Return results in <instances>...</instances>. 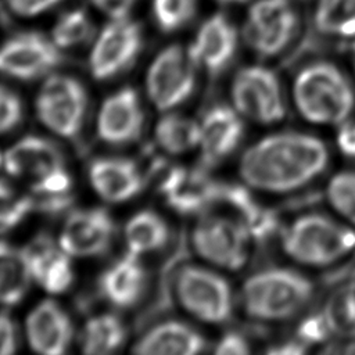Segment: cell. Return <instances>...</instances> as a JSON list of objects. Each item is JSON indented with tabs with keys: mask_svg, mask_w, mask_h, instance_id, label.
Instances as JSON below:
<instances>
[{
	"mask_svg": "<svg viewBox=\"0 0 355 355\" xmlns=\"http://www.w3.org/2000/svg\"><path fill=\"white\" fill-rule=\"evenodd\" d=\"M330 153L318 136L284 130L252 143L241 155L239 172L251 189L287 194L313 183L327 168Z\"/></svg>",
	"mask_w": 355,
	"mask_h": 355,
	"instance_id": "1",
	"label": "cell"
},
{
	"mask_svg": "<svg viewBox=\"0 0 355 355\" xmlns=\"http://www.w3.org/2000/svg\"><path fill=\"white\" fill-rule=\"evenodd\" d=\"M293 103L309 123L340 126L355 111V87L334 64L315 61L302 67L291 86Z\"/></svg>",
	"mask_w": 355,
	"mask_h": 355,
	"instance_id": "2",
	"label": "cell"
},
{
	"mask_svg": "<svg viewBox=\"0 0 355 355\" xmlns=\"http://www.w3.org/2000/svg\"><path fill=\"white\" fill-rule=\"evenodd\" d=\"M313 294L315 286L306 275L293 268L272 266L248 276L241 287V304L250 318L277 323L300 315Z\"/></svg>",
	"mask_w": 355,
	"mask_h": 355,
	"instance_id": "3",
	"label": "cell"
},
{
	"mask_svg": "<svg viewBox=\"0 0 355 355\" xmlns=\"http://www.w3.org/2000/svg\"><path fill=\"white\" fill-rule=\"evenodd\" d=\"M282 248L300 265L326 268L355 251V229L324 214H302L284 229Z\"/></svg>",
	"mask_w": 355,
	"mask_h": 355,
	"instance_id": "4",
	"label": "cell"
},
{
	"mask_svg": "<svg viewBox=\"0 0 355 355\" xmlns=\"http://www.w3.org/2000/svg\"><path fill=\"white\" fill-rule=\"evenodd\" d=\"M252 234L243 218L204 215L193 232V245L208 262L239 270L250 258Z\"/></svg>",
	"mask_w": 355,
	"mask_h": 355,
	"instance_id": "5",
	"label": "cell"
},
{
	"mask_svg": "<svg viewBox=\"0 0 355 355\" xmlns=\"http://www.w3.org/2000/svg\"><path fill=\"white\" fill-rule=\"evenodd\" d=\"M232 100L243 118L259 125L277 123L287 112L279 76L262 65H250L237 72L232 83Z\"/></svg>",
	"mask_w": 355,
	"mask_h": 355,
	"instance_id": "6",
	"label": "cell"
},
{
	"mask_svg": "<svg viewBox=\"0 0 355 355\" xmlns=\"http://www.w3.org/2000/svg\"><path fill=\"white\" fill-rule=\"evenodd\" d=\"M175 288L180 304L207 323H225L233 313L232 287L214 270L183 266L178 273Z\"/></svg>",
	"mask_w": 355,
	"mask_h": 355,
	"instance_id": "7",
	"label": "cell"
},
{
	"mask_svg": "<svg viewBox=\"0 0 355 355\" xmlns=\"http://www.w3.org/2000/svg\"><path fill=\"white\" fill-rule=\"evenodd\" d=\"M198 67L191 46L162 50L147 75V93L153 104L159 110H171L189 98L196 86Z\"/></svg>",
	"mask_w": 355,
	"mask_h": 355,
	"instance_id": "8",
	"label": "cell"
},
{
	"mask_svg": "<svg viewBox=\"0 0 355 355\" xmlns=\"http://www.w3.org/2000/svg\"><path fill=\"white\" fill-rule=\"evenodd\" d=\"M87 96L71 76H50L40 89L36 108L43 125L64 137H75L85 119Z\"/></svg>",
	"mask_w": 355,
	"mask_h": 355,
	"instance_id": "9",
	"label": "cell"
},
{
	"mask_svg": "<svg viewBox=\"0 0 355 355\" xmlns=\"http://www.w3.org/2000/svg\"><path fill=\"white\" fill-rule=\"evenodd\" d=\"M297 25L288 0H259L252 6L245 26L248 44L261 55H276L291 42Z\"/></svg>",
	"mask_w": 355,
	"mask_h": 355,
	"instance_id": "10",
	"label": "cell"
},
{
	"mask_svg": "<svg viewBox=\"0 0 355 355\" xmlns=\"http://www.w3.org/2000/svg\"><path fill=\"white\" fill-rule=\"evenodd\" d=\"M141 43V29L136 22L119 18L107 25L90 54L93 76L105 80L123 72L137 57Z\"/></svg>",
	"mask_w": 355,
	"mask_h": 355,
	"instance_id": "11",
	"label": "cell"
},
{
	"mask_svg": "<svg viewBox=\"0 0 355 355\" xmlns=\"http://www.w3.org/2000/svg\"><path fill=\"white\" fill-rule=\"evenodd\" d=\"M62 61L60 47L39 33L17 35L0 47V73L15 79H36Z\"/></svg>",
	"mask_w": 355,
	"mask_h": 355,
	"instance_id": "12",
	"label": "cell"
},
{
	"mask_svg": "<svg viewBox=\"0 0 355 355\" xmlns=\"http://www.w3.org/2000/svg\"><path fill=\"white\" fill-rule=\"evenodd\" d=\"M114 236V222L103 208L79 209L65 220L60 247L73 257H93L104 252Z\"/></svg>",
	"mask_w": 355,
	"mask_h": 355,
	"instance_id": "13",
	"label": "cell"
},
{
	"mask_svg": "<svg viewBox=\"0 0 355 355\" xmlns=\"http://www.w3.org/2000/svg\"><path fill=\"white\" fill-rule=\"evenodd\" d=\"M220 184L215 183L202 169H184L171 166L158 190L165 196L171 208L179 214L190 215L205 211L216 202Z\"/></svg>",
	"mask_w": 355,
	"mask_h": 355,
	"instance_id": "14",
	"label": "cell"
},
{
	"mask_svg": "<svg viewBox=\"0 0 355 355\" xmlns=\"http://www.w3.org/2000/svg\"><path fill=\"white\" fill-rule=\"evenodd\" d=\"M243 135V116L234 107H212L200 123L202 164L205 166H212L229 157L241 143Z\"/></svg>",
	"mask_w": 355,
	"mask_h": 355,
	"instance_id": "15",
	"label": "cell"
},
{
	"mask_svg": "<svg viewBox=\"0 0 355 355\" xmlns=\"http://www.w3.org/2000/svg\"><path fill=\"white\" fill-rule=\"evenodd\" d=\"M143 119L137 93L126 87L104 101L97 119V133L110 144H126L140 136Z\"/></svg>",
	"mask_w": 355,
	"mask_h": 355,
	"instance_id": "16",
	"label": "cell"
},
{
	"mask_svg": "<svg viewBox=\"0 0 355 355\" xmlns=\"http://www.w3.org/2000/svg\"><path fill=\"white\" fill-rule=\"evenodd\" d=\"M32 277L49 293L60 294L67 291L73 282V269L68 254L58 250L47 234L36 236L25 248Z\"/></svg>",
	"mask_w": 355,
	"mask_h": 355,
	"instance_id": "17",
	"label": "cell"
},
{
	"mask_svg": "<svg viewBox=\"0 0 355 355\" xmlns=\"http://www.w3.org/2000/svg\"><path fill=\"white\" fill-rule=\"evenodd\" d=\"M72 334L69 316L54 301L40 302L26 319L28 343L39 354L58 355L65 352Z\"/></svg>",
	"mask_w": 355,
	"mask_h": 355,
	"instance_id": "18",
	"label": "cell"
},
{
	"mask_svg": "<svg viewBox=\"0 0 355 355\" xmlns=\"http://www.w3.org/2000/svg\"><path fill=\"white\" fill-rule=\"evenodd\" d=\"M6 171L31 182L64 168L61 150L50 140L28 136L15 143L3 157Z\"/></svg>",
	"mask_w": 355,
	"mask_h": 355,
	"instance_id": "19",
	"label": "cell"
},
{
	"mask_svg": "<svg viewBox=\"0 0 355 355\" xmlns=\"http://www.w3.org/2000/svg\"><path fill=\"white\" fill-rule=\"evenodd\" d=\"M237 47V33L230 21L216 14L207 19L191 49L200 65H202L209 75H219L232 62Z\"/></svg>",
	"mask_w": 355,
	"mask_h": 355,
	"instance_id": "20",
	"label": "cell"
},
{
	"mask_svg": "<svg viewBox=\"0 0 355 355\" xmlns=\"http://www.w3.org/2000/svg\"><path fill=\"white\" fill-rule=\"evenodd\" d=\"M89 178L94 190L107 201L121 202L135 197L144 186L139 166L126 158H100L90 165Z\"/></svg>",
	"mask_w": 355,
	"mask_h": 355,
	"instance_id": "21",
	"label": "cell"
},
{
	"mask_svg": "<svg viewBox=\"0 0 355 355\" xmlns=\"http://www.w3.org/2000/svg\"><path fill=\"white\" fill-rule=\"evenodd\" d=\"M146 270L137 259V254L128 255L112 263L100 276L98 287L104 298L119 308L135 305L146 288Z\"/></svg>",
	"mask_w": 355,
	"mask_h": 355,
	"instance_id": "22",
	"label": "cell"
},
{
	"mask_svg": "<svg viewBox=\"0 0 355 355\" xmlns=\"http://www.w3.org/2000/svg\"><path fill=\"white\" fill-rule=\"evenodd\" d=\"M204 337L182 322H164L148 330L135 345L140 355H193L205 348Z\"/></svg>",
	"mask_w": 355,
	"mask_h": 355,
	"instance_id": "23",
	"label": "cell"
},
{
	"mask_svg": "<svg viewBox=\"0 0 355 355\" xmlns=\"http://www.w3.org/2000/svg\"><path fill=\"white\" fill-rule=\"evenodd\" d=\"M319 316L329 336L355 340V282L334 288L327 295Z\"/></svg>",
	"mask_w": 355,
	"mask_h": 355,
	"instance_id": "24",
	"label": "cell"
},
{
	"mask_svg": "<svg viewBox=\"0 0 355 355\" xmlns=\"http://www.w3.org/2000/svg\"><path fill=\"white\" fill-rule=\"evenodd\" d=\"M32 273L24 251L0 241V304L15 305L28 291Z\"/></svg>",
	"mask_w": 355,
	"mask_h": 355,
	"instance_id": "25",
	"label": "cell"
},
{
	"mask_svg": "<svg viewBox=\"0 0 355 355\" xmlns=\"http://www.w3.org/2000/svg\"><path fill=\"white\" fill-rule=\"evenodd\" d=\"M165 220L153 211H141L132 216L125 227L129 251L143 254L162 248L168 240Z\"/></svg>",
	"mask_w": 355,
	"mask_h": 355,
	"instance_id": "26",
	"label": "cell"
},
{
	"mask_svg": "<svg viewBox=\"0 0 355 355\" xmlns=\"http://www.w3.org/2000/svg\"><path fill=\"white\" fill-rule=\"evenodd\" d=\"M126 330L115 315H98L87 320L82 334L83 352L104 355L116 351L125 341Z\"/></svg>",
	"mask_w": 355,
	"mask_h": 355,
	"instance_id": "27",
	"label": "cell"
},
{
	"mask_svg": "<svg viewBox=\"0 0 355 355\" xmlns=\"http://www.w3.org/2000/svg\"><path fill=\"white\" fill-rule=\"evenodd\" d=\"M158 146L171 154H180L200 144V125L182 115L169 114L155 128Z\"/></svg>",
	"mask_w": 355,
	"mask_h": 355,
	"instance_id": "28",
	"label": "cell"
},
{
	"mask_svg": "<svg viewBox=\"0 0 355 355\" xmlns=\"http://www.w3.org/2000/svg\"><path fill=\"white\" fill-rule=\"evenodd\" d=\"M187 257V250H186V241L182 237L179 243H176L173 252L171 254L168 262L164 265L161 276H159V284H158V290H157V295L155 298L151 301V304L148 305V308L146 309V312H143L141 318L139 319V324H144V322H150L151 319L162 315L165 311H168L172 305V288H173V283L176 282L178 273L182 268H179L182 265V262L186 259Z\"/></svg>",
	"mask_w": 355,
	"mask_h": 355,
	"instance_id": "29",
	"label": "cell"
},
{
	"mask_svg": "<svg viewBox=\"0 0 355 355\" xmlns=\"http://www.w3.org/2000/svg\"><path fill=\"white\" fill-rule=\"evenodd\" d=\"M315 24L318 29L334 36L355 35V0H320Z\"/></svg>",
	"mask_w": 355,
	"mask_h": 355,
	"instance_id": "30",
	"label": "cell"
},
{
	"mask_svg": "<svg viewBox=\"0 0 355 355\" xmlns=\"http://www.w3.org/2000/svg\"><path fill=\"white\" fill-rule=\"evenodd\" d=\"M326 200L343 220L355 226V171L334 173L326 184Z\"/></svg>",
	"mask_w": 355,
	"mask_h": 355,
	"instance_id": "31",
	"label": "cell"
},
{
	"mask_svg": "<svg viewBox=\"0 0 355 355\" xmlns=\"http://www.w3.org/2000/svg\"><path fill=\"white\" fill-rule=\"evenodd\" d=\"M93 35V25L87 15L75 10L65 14L53 29V42L60 49L79 46L87 42Z\"/></svg>",
	"mask_w": 355,
	"mask_h": 355,
	"instance_id": "32",
	"label": "cell"
},
{
	"mask_svg": "<svg viewBox=\"0 0 355 355\" xmlns=\"http://www.w3.org/2000/svg\"><path fill=\"white\" fill-rule=\"evenodd\" d=\"M32 209V197L18 194L7 182L0 180V233L19 225Z\"/></svg>",
	"mask_w": 355,
	"mask_h": 355,
	"instance_id": "33",
	"label": "cell"
},
{
	"mask_svg": "<svg viewBox=\"0 0 355 355\" xmlns=\"http://www.w3.org/2000/svg\"><path fill=\"white\" fill-rule=\"evenodd\" d=\"M196 12V0H154V15L159 28L172 32L187 24Z\"/></svg>",
	"mask_w": 355,
	"mask_h": 355,
	"instance_id": "34",
	"label": "cell"
},
{
	"mask_svg": "<svg viewBox=\"0 0 355 355\" xmlns=\"http://www.w3.org/2000/svg\"><path fill=\"white\" fill-rule=\"evenodd\" d=\"M72 187V179L65 168H60L43 178L31 182L33 194H60L69 193Z\"/></svg>",
	"mask_w": 355,
	"mask_h": 355,
	"instance_id": "35",
	"label": "cell"
},
{
	"mask_svg": "<svg viewBox=\"0 0 355 355\" xmlns=\"http://www.w3.org/2000/svg\"><path fill=\"white\" fill-rule=\"evenodd\" d=\"M22 118L19 97L7 87L0 96V135L14 129Z\"/></svg>",
	"mask_w": 355,
	"mask_h": 355,
	"instance_id": "36",
	"label": "cell"
},
{
	"mask_svg": "<svg viewBox=\"0 0 355 355\" xmlns=\"http://www.w3.org/2000/svg\"><path fill=\"white\" fill-rule=\"evenodd\" d=\"M18 338L14 320L4 312L0 313V355L12 354L17 349Z\"/></svg>",
	"mask_w": 355,
	"mask_h": 355,
	"instance_id": "37",
	"label": "cell"
},
{
	"mask_svg": "<svg viewBox=\"0 0 355 355\" xmlns=\"http://www.w3.org/2000/svg\"><path fill=\"white\" fill-rule=\"evenodd\" d=\"M215 352L220 354V355L248 354L250 352V344H248V341L245 340L244 336H241L236 331H230V333H226L219 340V343L216 344Z\"/></svg>",
	"mask_w": 355,
	"mask_h": 355,
	"instance_id": "38",
	"label": "cell"
},
{
	"mask_svg": "<svg viewBox=\"0 0 355 355\" xmlns=\"http://www.w3.org/2000/svg\"><path fill=\"white\" fill-rule=\"evenodd\" d=\"M61 0H7L8 7L18 15H36L47 11Z\"/></svg>",
	"mask_w": 355,
	"mask_h": 355,
	"instance_id": "39",
	"label": "cell"
},
{
	"mask_svg": "<svg viewBox=\"0 0 355 355\" xmlns=\"http://www.w3.org/2000/svg\"><path fill=\"white\" fill-rule=\"evenodd\" d=\"M336 144L348 158H355V119H348L338 126Z\"/></svg>",
	"mask_w": 355,
	"mask_h": 355,
	"instance_id": "40",
	"label": "cell"
},
{
	"mask_svg": "<svg viewBox=\"0 0 355 355\" xmlns=\"http://www.w3.org/2000/svg\"><path fill=\"white\" fill-rule=\"evenodd\" d=\"M136 0H93L94 6L114 19L125 18Z\"/></svg>",
	"mask_w": 355,
	"mask_h": 355,
	"instance_id": "41",
	"label": "cell"
},
{
	"mask_svg": "<svg viewBox=\"0 0 355 355\" xmlns=\"http://www.w3.org/2000/svg\"><path fill=\"white\" fill-rule=\"evenodd\" d=\"M352 65H354V69H355V43L352 46Z\"/></svg>",
	"mask_w": 355,
	"mask_h": 355,
	"instance_id": "42",
	"label": "cell"
},
{
	"mask_svg": "<svg viewBox=\"0 0 355 355\" xmlns=\"http://www.w3.org/2000/svg\"><path fill=\"white\" fill-rule=\"evenodd\" d=\"M4 89H6V87H4V86H0V96H1V93H3V92H4Z\"/></svg>",
	"mask_w": 355,
	"mask_h": 355,
	"instance_id": "43",
	"label": "cell"
},
{
	"mask_svg": "<svg viewBox=\"0 0 355 355\" xmlns=\"http://www.w3.org/2000/svg\"><path fill=\"white\" fill-rule=\"evenodd\" d=\"M222 1H245V0H222Z\"/></svg>",
	"mask_w": 355,
	"mask_h": 355,
	"instance_id": "44",
	"label": "cell"
},
{
	"mask_svg": "<svg viewBox=\"0 0 355 355\" xmlns=\"http://www.w3.org/2000/svg\"><path fill=\"white\" fill-rule=\"evenodd\" d=\"M1 162H3V158H1V154H0V165H1Z\"/></svg>",
	"mask_w": 355,
	"mask_h": 355,
	"instance_id": "45",
	"label": "cell"
}]
</instances>
